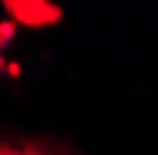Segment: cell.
<instances>
[{
    "label": "cell",
    "mask_w": 158,
    "mask_h": 155,
    "mask_svg": "<svg viewBox=\"0 0 158 155\" xmlns=\"http://www.w3.org/2000/svg\"><path fill=\"white\" fill-rule=\"evenodd\" d=\"M0 155H51V152H40V149H31V145H24V149H17V145H0Z\"/></svg>",
    "instance_id": "cell-1"
}]
</instances>
